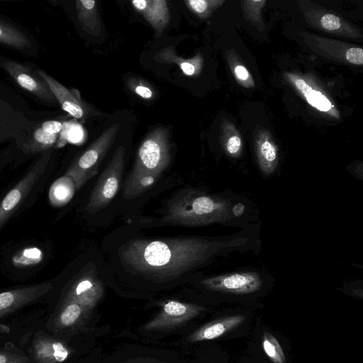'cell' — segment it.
<instances>
[{"label": "cell", "mask_w": 363, "mask_h": 363, "mask_svg": "<svg viewBox=\"0 0 363 363\" xmlns=\"http://www.w3.org/2000/svg\"><path fill=\"white\" fill-rule=\"evenodd\" d=\"M220 247L217 242L198 238H136L123 245L120 257L134 273L165 282L201 265Z\"/></svg>", "instance_id": "obj_1"}, {"label": "cell", "mask_w": 363, "mask_h": 363, "mask_svg": "<svg viewBox=\"0 0 363 363\" xmlns=\"http://www.w3.org/2000/svg\"><path fill=\"white\" fill-rule=\"evenodd\" d=\"M169 131L162 127L150 132L140 144L133 169L124 183L123 196L133 199L147 191L170 162Z\"/></svg>", "instance_id": "obj_2"}, {"label": "cell", "mask_w": 363, "mask_h": 363, "mask_svg": "<svg viewBox=\"0 0 363 363\" xmlns=\"http://www.w3.org/2000/svg\"><path fill=\"white\" fill-rule=\"evenodd\" d=\"M223 203L194 189L182 190L167 203L161 225L196 226L221 218Z\"/></svg>", "instance_id": "obj_3"}, {"label": "cell", "mask_w": 363, "mask_h": 363, "mask_svg": "<svg viewBox=\"0 0 363 363\" xmlns=\"http://www.w3.org/2000/svg\"><path fill=\"white\" fill-rule=\"evenodd\" d=\"M118 130L119 125L117 123L106 128L67 169L65 175L73 180L77 190L96 174Z\"/></svg>", "instance_id": "obj_4"}, {"label": "cell", "mask_w": 363, "mask_h": 363, "mask_svg": "<svg viewBox=\"0 0 363 363\" xmlns=\"http://www.w3.org/2000/svg\"><path fill=\"white\" fill-rule=\"evenodd\" d=\"M125 149L119 146L113 152L106 167L101 174L90 194L86 210L95 213L106 207L116 195L125 164Z\"/></svg>", "instance_id": "obj_5"}, {"label": "cell", "mask_w": 363, "mask_h": 363, "mask_svg": "<svg viewBox=\"0 0 363 363\" xmlns=\"http://www.w3.org/2000/svg\"><path fill=\"white\" fill-rule=\"evenodd\" d=\"M201 306L168 300L160 312L144 326L147 331H167L180 326L203 311Z\"/></svg>", "instance_id": "obj_6"}, {"label": "cell", "mask_w": 363, "mask_h": 363, "mask_svg": "<svg viewBox=\"0 0 363 363\" xmlns=\"http://www.w3.org/2000/svg\"><path fill=\"white\" fill-rule=\"evenodd\" d=\"M51 155L45 151L26 176L11 189L0 203V228L11 216L26 195L45 172Z\"/></svg>", "instance_id": "obj_7"}, {"label": "cell", "mask_w": 363, "mask_h": 363, "mask_svg": "<svg viewBox=\"0 0 363 363\" xmlns=\"http://www.w3.org/2000/svg\"><path fill=\"white\" fill-rule=\"evenodd\" d=\"M0 66L25 91L41 101L50 104L57 102L48 84L30 68L18 61L0 57Z\"/></svg>", "instance_id": "obj_8"}, {"label": "cell", "mask_w": 363, "mask_h": 363, "mask_svg": "<svg viewBox=\"0 0 363 363\" xmlns=\"http://www.w3.org/2000/svg\"><path fill=\"white\" fill-rule=\"evenodd\" d=\"M35 74L48 84L62 110L77 120L91 116V108L82 100L78 91L67 88L43 70L37 69Z\"/></svg>", "instance_id": "obj_9"}, {"label": "cell", "mask_w": 363, "mask_h": 363, "mask_svg": "<svg viewBox=\"0 0 363 363\" xmlns=\"http://www.w3.org/2000/svg\"><path fill=\"white\" fill-rule=\"evenodd\" d=\"M206 289L220 292L249 294L262 286L259 277L253 273H237L206 278L201 281Z\"/></svg>", "instance_id": "obj_10"}, {"label": "cell", "mask_w": 363, "mask_h": 363, "mask_svg": "<svg viewBox=\"0 0 363 363\" xmlns=\"http://www.w3.org/2000/svg\"><path fill=\"white\" fill-rule=\"evenodd\" d=\"M104 294L101 281L95 275L84 274L71 286L66 300L75 301L90 311L102 298Z\"/></svg>", "instance_id": "obj_11"}, {"label": "cell", "mask_w": 363, "mask_h": 363, "mask_svg": "<svg viewBox=\"0 0 363 363\" xmlns=\"http://www.w3.org/2000/svg\"><path fill=\"white\" fill-rule=\"evenodd\" d=\"M51 289L50 283H42L0 293V318L35 301Z\"/></svg>", "instance_id": "obj_12"}, {"label": "cell", "mask_w": 363, "mask_h": 363, "mask_svg": "<svg viewBox=\"0 0 363 363\" xmlns=\"http://www.w3.org/2000/svg\"><path fill=\"white\" fill-rule=\"evenodd\" d=\"M133 7L159 34L162 33L169 21V11L165 0H134Z\"/></svg>", "instance_id": "obj_13"}, {"label": "cell", "mask_w": 363, "mask_h": 363, "mask_svg": "<svg viewBox=\"0 0 363 363\" xmlns=\"http://www.w3.org/2000/svg\"><path fill=\"white\" fill-rule=\"evenodd\" d=\"M63 123L59 121H46L33 132L24 148L29 152H45L59 140Z\"/></svg>", "instance_id": "obj_14"}, {"label": "cell", "mask_w": 363, "mask_h": 363, "mask_svg": "<svg viewBox=\"0 0 363 363\" xmlns=\"http://www.w3.org/2000/svg\"><path fill=\"white\" fill-rule=\"evenodd\" d=\"M245 320L241 315H234L208 323L191 333L186 340L190 342L218 338L240 325Z\"/></svg>", "instance_id": "obj_15"}, {"label": "cell", "mask_w": 363, "mask_h": 363, "mask_svg": "<svg viewBox=\"0 0 363 363\" xmlns=\"http://www.w3.org/2000/svg\"><path fill=\"white\" fill-rule=\"evenodd\" d=\"M78 21L82 28L90 35H99L101 24L96 1L78 0L75 2Z\"/></svg>", "instance_id": "obj_16"}, {"label": "cell", "mask_w": 363, "mask_h": 363, "mask_svg": "<svg viewBox=\"0 0 363 363\" xmlns=\"http://www.w3.org/2000/svg\"><path fill=\"white\" fill-rule=\"evenodd\" d=\"M154 59L160 62L177 65L185 75L189 77H194L199 73L202 62L200 56L190 59L178 56L172 46L162 49L155 55Z\"/></svg>", "instance_id": "obj_17"}, {"label": "cell", "mask_w": 363, "mask_h": 363, "mask_svg": "<svg viewBox=\"0 0 363 363\" xmlns=\"http://www.w3.org/2000/svg\"><path fill=\"white\" fill-rule=\"evenodd\" d=\"M0 44L18 50L32 47L28 36L13 25L0 19Z\"/></svg>", "instance_id": "obj_18"}, {"label": "cell", "mask_w": 363, "mask_h": 363, "mask_svg": "<svg viewBox=\"0 0 363 363\" xmlns=\"http://www.w3.org/2000/svg\"><path fill=\"white\" fill-rule=\"evenodd\" d=\"M76 187L73 180L68 176L56 179L49 190V199L55 206H62L72 198Z\"/></svg>", "instance_id": "obj_19"}, {"label": "cell", "mask_w": 363, "mask_h": 363, "mask_svg": "<svg viewBox=\"0 0 363 363\" xmlns=\"http://www.w3.org/2000/svg\"><path fill=\"white\" fill-rule=\"evenodd\" d=\"M36 354L49 362H62L69 354V350L61 342L57 341L43 342L36 347Z\"/></svg>", "instance_id": "obj_20"}, {"label": "cell", "mask_w": 363, "mask_h": 363, "mask_svg": "<svg viewBox=\"0 0 363 363\" xmlns=\"http://www.w3.org/2000/svg\"><path fill=\"white\" fill-rule=\"evenodd\" d=\"M296 86L301 91L310 105L321 111H328L331 107L330 101L320 91L313 89L303 79L295 82Z\"/></svg>", "instance_id": "obj_21"}, {"label": "cell", "mask_w": 363, "mask_h": 363, "mask_svg": "<svg viewBox=\"0 0 363 363\" xmlns=\"http://www.w3.org/2000/svg\"><path fill=\"white\" fill-rule=\"evenodd\" d=\"M79 303L66 300V303L60 314V322L65 327L77 323L89 311Z\"/></svg>", "instance_id": "obj_22"}, {"label": "cell", "mask_w": 363, "mask_h": 363, "mask_svg": "<svg viewBox=\"0 0 363 363\" xmlns=\"http://www.w3.org/2000/svg\"><path fill=\"white\" fill-rule=\"evenodd\" d=\"M262 347L274 363H286L284 350L276 337L268 332H265L262 337Z\"/></svg>", "instance_id": "obj_23"}, {"label": "cell", "mask_w": 363, "mask_h": 363, "mask_svg": "<svg viewBox=\"0 0 363 363\" xmlns=\"http://www.w3.org/2000/svg\"><path fill=\"white\" fill-rule=\"evenodd\" d=\"M83 136L84 130L79 124L72 122L64 123L59 141L77 143L82 140Z\"/></svg>", "instance_id": "obj_24"}, {"label": "cell", "mask_w": 363, "mask_h": 363, "mask_svg": "<svg viewBox=\"0 0 363 363\" xmlns=\"http://www.w3.org/2000/svg\"><path fill=\"white\" fill-rule=\"evenodd\" d=\"M127 84L130 90L143 99L150 100L154 97L150 85L142 79L131 78L128 80Z\"/></svg>", "instance_id": "obj_25"}, {"label": "cell", "mask_w": 363, "mask_h": 363, "mask_svg": "<svg viewBox=\"0 0 363 363\" xmlns=\"http://www.w3.org/2000/svg\"><path fill=\"white\" fill-rule=\"evenodd\" d=\"M184 3L191 12L200 17H203L206 16L215 2L206 0H186Z\"/></svg>", "instance_id": "obj_26"}, {"label": "cell", "mask_w": 363, "mask_h": 363, "mask_svg": "<svg viewBox=\"0 0 363 363\" xmlns=\"http://www.w3.org/2000/svg\"><path fill=\"white\" fill-rule=\"evenodd\" d=\"M261 155L267 162L272 163L277 159V152L274 145L268 140L264 141L260 146Z\"/></svg>", "instance_id": "obj_27"}, {"label": "cell", "mask_w": 363, "mask_h": 363, "mask_svg": "<svg viewBox=\"0 0 363 363\" xmlns=\"http://www.w3.org/2000/svg\"><path fill=\"white\" fill-rule=\"evenodd\" d=\"M322 26L327 30H333L340 27V18L333 14H325L320 20Z\"/></svg>", "instance_id": "obj_28"}, {"label": "cell", "mask_w": 363, "mask_h": 363, "mask_svg": "<svg viewBox=\"0 0 363 363\" xmlns=\"http://www.w3.org/2000/svg\"><path fill=\"white\" fill-rule=\"evenodd\" d=\"M347 60L354 65H362L363 50L359 48H350L346 52Z\"/></svg>", "instance_id": "obj_29"}, {"label": "cell", "mask_w": 363, "mask_h": 363, "mask_svg": "<svg viewBox=\"0 0 363 363\" xmlns=\"http://www.w3.org/2000/svg\"><path fill=\"white\" fill-rule=\"evenodd\" d=\"M27 360L23 357L0 352V363H25Z\"/></svg>", "instance_id": "obj_30"}, {"label": "cell", "mask_w": 363, "mask_h": 363, "mask_svg": "<svg viewBox=\"0 0 363 363\" xmlns=\"http://www.w3.org/2000/svg\"><path fill=\"white\" fill-rule=\"evenodd\" d=\"M241 146V140L237 136L234 135L230 138L227 143V150L230 154H235L238 152Z\"/></svg>", "instance_id": "obj_31"}, {"label": "cell", "mask_w": 363, "mask_h": 363, "mask_svg": "<svg viewBox=\"0 0 363 363\" xmlns=\"http://www.w3.org/2000/svg\"><path fill=\"white\" fill-rule=\"evenodd\" d=\"M235 73L237 77L241 80H246L248 77V72L245 67L238 65L235 68Z\"/></svg>", "instance_id": "obj_32"}, {"label": "cell", "mask_w": 363, "mask_h": 363, "mask_svg": "<svg viewBox=\"0 0 363 363\" xmlns=\"http://www.w3.org/2000/svg\"><path fill=\"white\" fill-rule=\"evenodd\" d=\"M245 211V206L241 203H238L233 207V214L238 217L243 214Z\"/></svg>", "instance_id": "obj_33"}]
</instances>
